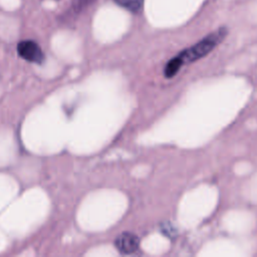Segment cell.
I'll use <instances>...</instances> for the list:
<instances>
[{"mask_svg":"<svg viewBox=\"0 0 257 257\" xmlns=\"http://www.w3.org/2000/svg\"><path fill=\"white\" fill-rule=\"evenodd\" d=\"M140 245V239L137 235L123 232L115 239V247L122 254H131L135 252Z\"/></svg>","mask_w":257,"mask_h":257,"instance_id":"3957f363","label":"cell"},{"mask_svg":"<svg viewBox=\"0 0 257 257\" xmlns=\"http://www.w3.org/2000/svg\"><path fill=\"white\" fill-rule=\"evenodd\" d=\"M117 5L127 9L131 12H139L144 4V0H113Z\"/></svg>","mask_w":257,"mask_h":257,"instance_id":"277c9868","label":"cell"},{"mask_svg":"<svg viewBox=\"0 0 257 257\" xmlns=\"http://www.w3.org/2000/svg\"><path fill=\"white\" fill-rule=\"evenodd\" d=\"M17 51L22 58L30 62L41 63L44 59V54L40 46L32 40H24L19 42Z\"/></svg>","mask_w":257,"mask_h":257,"instance_id":"7a4b0ae2","label":"cell"},{"mask_svg":"<svg viewBox=\"0 0 257 257\" xmlns=\"http://www.w3.org/2000/svg\"><path fill=\"white\" fill-rule=\"evenodd\" d=\"M226 34L227 29L225 27H221L218 30L205 36L203 39H201L193 46L183 50L177 56L182 61L183 65L186 63L194 62L197 59L208 54L210 51H212L224 39Z\"/></svg>","mask_w":257,"mask_h":257,"instance_id":"6da1fadb","label":"cell"},{"mask_svg":"<svg viewBox=\"0 0 257 257\" xmlns=\"http://www.w3.org/2000/svg\"><path fill=\"white\" fill-rule=\"evenodd\" d=\"M95 0H74V2L72 3V8L74 12H79L81 10H83L84 8H86L87 6H89L90 4H92Z\"/></svg>","mask_w":257,"mask_h":257,"instance_id":"5b68a950","label":"cell"}]
</instances>
